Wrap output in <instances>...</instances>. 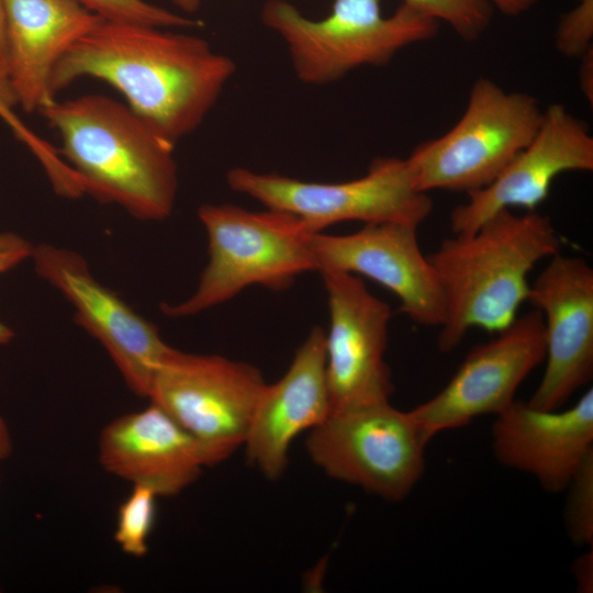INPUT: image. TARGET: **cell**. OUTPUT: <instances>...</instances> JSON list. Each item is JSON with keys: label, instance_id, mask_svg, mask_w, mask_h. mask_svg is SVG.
<instances>
[{"label": "cell", "instance_id": "6da1fadb", "mask_svg": "<svg viewBox=\"0 0 593 593\" xmlns=\"http://www.w3.org/2000/svg\"><path fill=\"white\" fill-rule=\"evenodd\" d=\"M235 70L200 36L102 19L60 58L49 86L55 97L78 78L101 79L176 144L200 126Z\"/></svg>", "mask_w": 593, "mask_h": 593}, {"label": "cell", "instance_id": "7a4b0ae2", "mask_svg": "<svg viewBox=\"0 0 593 593\" xmlns=\"http://www.w3.org/2000/svg\"><path fill=\"white\" fill-rule=\"evenodd\" d=\"M41 113L83 192L144 221L167 219L178 192L175 145L128 105L102 94L53 100Z\"/></svg>", "mask_w": 593, "mask_h": 593}, {"label": "cell", "instance_id": "3957f363", "mask_svg": "<svg viewBox=\"0 0 593 593\" xmlns=\"http://www.w3.org/2000/svg\"><path fill=\"white\" fill-rule=\"evenodd\" d=\"M561 244L548 216L511 209L471 233L444 239L427 255L445 303L438 349L452 351L472 328L500 332L508 326L527 301L530 271L560 253Z\"/></svg>", "mask_w": 593, "mask_h": 593}, {"label": "cell", "instance_id": "277c9868", "mask_svg": "<svg viewBox=\"0 0 593 593\" xmlns=\"http://www.w3.org/2000/svg\"><path fill=\"white\" fill-rule=\"evenodd\" d=\"M198 217L206 232L209 261L188 299L160 305L169 317L195 315L255 284L286 290L298 276L317 271L312 247L316 232L290 212L208 203Z\"/></svg>", "mask_w": 593, "mask_h": 593}, {"label": "cell", "instance_id": "5b68a950", "mask_svg": "<svg viewBox=\"0 0 593 593\" xmlns=\"http://www.w3.org/2000/svg\"><path fill=\"white\" fill-rule=\"evenodd\" d=\"M382 0H334L328 15L312 20L287 0H268L262 23L287 46L304 83L338 81L361 66L387 65L401 49L434 38L439 22L402 3L383 16Z\"/></svg>", "mask_w": 593, "mask_h": 593}, {"label": "cell", "instance_id": "8992f818", "mask_svg": "<svg viewBox=\"0 0 593 593\" xmlns=\"http://www.w3.org/2000/svg\"><path fill=\"white\" fill-rule=\"evenodd\" d=\"M542 112L534 96L478 78L458 122L405 158L415 187L467 194L486 187L532 141Z\"/></svg>", "mask_w": 593, "mask_h": 593}, {"label": "cell", "instance_id": "52a82bcc", "mask_svg": "<svg viewBox=\"0 0 593 593\" xmlns=\"http://www.w3.org/2000/svg\"><path fill=\"white\" fill-rule=\"evenodd\" d=\"M226 181L266 208L296 215L316 233L346 221L418 227L433 211L430 197L415 187L405 158H376L366 175L342 182L303 181L244 167L231 169Z\"/></svg>", "mask_w": 593, "mask_h": 593}, {"label": "cell", "instance_id": "ba28073f", "mask_svg": "<svg viewBox=\"0 0 593 593\" xmlns=\"http://www.w3.org/2000/svg\"><path fill=\"white\" fill-rule=\"evenodd\" d=\"M427 444L410 412L389 401L331 412L305 446L327 475L399 502L424 473Z\"/></svg>", "mask_w": 593, "mask_h": 593}, {"label": "cell", "instance_id": "9c48e42d", "mask_svg": "<svg viewBox=\"0 0 593 593\" xmlns=\"http://www.w3.org/2000/svg\"><path fill=\"white\" fill-rule=\"evenodd\" d=\"M266 385L250 363L171 347L147 399L191 434L214 466L244 445Z\"/></svg>", "mask_w": 593, "mask_h": 593}, {"label": "cell", "instance_id": "30bf717a", "mask_svg": "<svg viewBox=\"0 0 593 593\" xmlns=\"http://www.w3.org/2000/svg\"><path fill=\"white\" fill-rule=\"evenodd\" d=\"M545 357L544 318L534 309L474 347L437 394L409 412L429 443L437 434L479 416L500 414Z\"/></svg>", "mask_w": 593, "mask_h": 593}, {"label": "cell", "instance_id": "8fae6325", "mask_svg": "<svg viewBox=\"0 0 593 593\" xmlns=\"http://www.w3.org/2000/svg\"><path fill=\"white\" fill-rule=\"evenodd\" d=\"M38 276L75 310V321L105 349L126 385L148 398L154 376L171 347L157 327L99 282L78 253L42 244L33 249Z\"/></svg>", "mask_w": 593, "mask_h": 593}, {"label": "cell", "instance_id": "7c38bea8", "mask_svg": "<svg viewBox=\"0 0 593 593\" xmlns=\"http://www.w3.org/2000/svg\"><path fill=\"white\" fill-rule=\"evenodd\" d=\"M329 312L325 334L332 412L389 402L394 385L384 355L392 316L388 303L356 275L320 271Z\"/></svg>", "mask_w": 593, "mask_h": 593}, {"label": "cell", "instance_id": "4fadbf2b", "mask_svg": "<svg viewBox=\"0 0 593 593\" xmlns=\"http://www.w3.org/2000/svg\"><path fill=\"white\" fill-rule=\"evenodd\" d=\"M527 301L545 325L546 367L527 403L559 410L593 377V268L560 253L529 284Z\"/></svg>", "mask_w": 593, "mask_h": 593}, {"label": "cell", "instance_id": "5bb4252c", "mask_svg": "<svg viewBox=\"0 0 593 593\" xmlns=\"http://www.w3.org/2000/svg\"><path fill=\"white\" fill-rule=\"evenodd\" d=\"M416 226L385 222L363 224L355 233L313 236L317 271L337 270L367 277L400 300V310L423 326L439 327L445 303L439 281L417 239Z\"/></svg>", "mask_w": 593, "mask_h": 593}, {"label": "cell", "instance_id": "9a60e30c", "mask_svg": "<svg viewBox=\"0 0 593 593\" xmlns=\"http://www.w3.org/2000/svg\"><path fill=\"white\" fill-rule=\"evenodd\" d=\"M592 170L593 137L588 124L563 104L552 103L544 110L527 146L490 184L469 192L468 200L454 208L450 230L471 233L495 213L514 206L536 211L559 175Z\"/></svg>", "mask_w": 593, "mask_h": 593}, {"label": "cell", "instance_id": "2e32d148", "mask_svg": "<svg viewBox=\"0 0 593 593\" xmlns=\"http://www.w3.org/2000/svg\"><path fill=\"white\" fill-rule=\"evenodd\" d=\"M491 434L500 463L533 475L550 493L562 492L593 451V390L563 411L514 400L495 415Z\"/></svg>", "mask_w": 593, "mask_h": 593}, {"label": "cell", "instance_id": "e0dca14e", "mask_svg": "<svg viewBox=\"0 0 593 593\" xmlns=\"http://www.w3.org/2000/svg\"><path fill=\"white\" fill-rule=\"evenodd\" d=\"M332 412L326 378L325 333L315 326L298 348L286 373L266 385L244 441L248 461L266 478L282 475L296 436Z\"/></svg>", "mask_w": 593, "mask_h": 593}, {"label": "cell", "instance_id": "ac0fdd59", "mask_svg": "<svg viewBox=\"0 0 593 593\" xmlns=\"http://www.w3.org/2000/svg\"><path fill=\"white\" fill-rule=\"evenodd\" d=\"M98 457L110 474L158 496L180 493L212 466L202 445L153 402L109 422L100 433Z\"/></svg>", "mask_w": 593, "mask_h": 593}, {"label": "cell", "instance_id": "d6986e66", "mask_svg": "<svg viewBox=\"0 0 593 593\" xmlns=\"http://www.w3.org/2000/svg\"><path fill=\"white\" fill-rule=\"evenodd\" d=\"M8 83L24 112L55 100L51 77L60 58L102 18L76 0H4Z\"/></svg>", "mask_w": 593, "mask_h": 593}, {"label": "cell", "instance_id": "ffe728a7", "mask_svg": "<svg viewBox=\"0 0 593 593\" xmlns=\"http://www.w3.org/2000/svg\"><path fill=\"white\" fill-rule=\"evenodd\" d=\"M157 493L142 484H134L128 496L118 508L114 539L126 555L141 558L148 551V538L156 517Z\"/></svg>", "mask_w": 593, "mask_h": 593}, {"label": "cell", "instance_id": "44dd1931", "mask_svg": "<svg viewBox=\"0 0 593 593\" xmlns=\"http://www.w3.org/2000/svg\"><path fill=\"white\" fill-rule=\"evenodd\" d=\"M403 3L448 24L465 42H475L485 33L494 10L488 0H403Z\"/></svg>", "mask_w": 593, "mask_h": 593}, {"label": "cell", "instance_id": "7402d4cb", "mask_svg": "<svg viewBox=\"0 0 593 593\" xmlns=\"http://www.w3.org/2000/svg\"><path fill=\"white\" fill-rule=\"evenodd\" d=\"M104 20L165 29H190L201 25L195 19L175 13L145 0H76Z\"/></svg>", "mask_w": 593, "mask_h": 593}, {"label": "cell", "instance_id": "603a6c76", "mask_svg": "<svg viewBox=\"0 0 593 593\" xmlns=\"http://www.w3.org/2000/svg\"><path fill=\"white\" fill-rule=\"evenodd\" d=\"M564 525L571 540L593 545V451L582 461L568 488Z\"/></svg>", "mask_w": 593, "mask_h": 593}, {"label": "cell", "instance_id": "cb8c5ba5", "mask_svg": "<svg viewBox=\"0 0 593 593\" xmlns=\"http://www.w3.org/2000/svg\"><path fill=\"white\" fill-rule=\"evenodd\" d=\"M578 2L573 9L561 15L555 43L566 57L580 59L593 48V0Z\"/></svg>", "mask_w": 593, "mask_h": 593}, {"label": "cell", "instance_id": "d4e9b609", "mask_svg": "<svg viewBox=\"0 0 593 593\" xmlns=\"http://www.w3.org/2000/svg\"><path fill=\"white\" fill-rule=\"evenodd\" d=\"M16 101L10 88L0 85V119L9 126L13 135L33 153L45 172H55L63 165L61 157L55 148L21 121L13 110Z\"/></svg>", "mask_w": 593, "mask_h": 593}, {"label": "cell", "instance_id": "484cf974", "mask_svg": "<svg viewBox=\"0 0 593 593\" xmlns=\"http://www.w3.org/2000/svg\"><path fill=\"white\" fill-rule=\"evenodd\" d=\"M33 249L30 243L15 234H0V273L12 269L32 256ZM12 337L13 332L0 323V344L9 343Z\"/></svg>", "mask_w": 593, "mask_h": 593}, {"label": "cell", "instance_id": "4316f807", "mask_svg": "<svg viewBox=\"0 0 593 593\" xmlns=\"http://www.w3.org/2000/svg\"><path fill=\"white\" fill-rule=\"evenodd\" d=\"M572 572L577 582V589L582 593L593 591V551L580 556L572 566Z\"/></svg>", "mask_w": 593, "mask_h": 593}, {"label": "cell", "instance_id": "83f0119b", "mask_svg": "<svg viewBox=\"0 0 593 593\" xmlns=\"http://www.w3.org/2000/svg\"><path fill=\"white\" fill-rule=\"evenodd\" d=\"M579 69V82L582 93L585 99L592 104L593 102V48L584 54L581 58Z\"/></svg>", "mask_w": 593, "mask_h": 593}, {"label": "cell", "instance_id": "f1b7e54d", "mask_svg": "<svg viewBox=\"0 0 593 593\" xmlns=\"http://www.w3.org/2000/svg\"><path fill=\"white\" fill-rule=\"evenodd\" d=\"M0 85L9 87L8 55H7V20H5L4 0H0Z\"/></svg>", "mask_w": 593, "mask_h": 593}, {"label": "cell", "instance_id": "f546056e", "mask_svg": "<svg viewBox=\"0 0 593 593\" xmlns=\"http://www.w3.org/2000/svg\"><path fill=\"white\" fill-rule=\"evenodd\" d=\"M492 7L507 16H518L529 11L537 0H488Z\"/></svg>", "mask_w": 593, "mask_h": 593}, {"label": "cell", "instance_id": "4dcf8cb0", "mask_svg": "<svg viewBox=\"0 0 593 593\" xmlns=\"http://www.w3.org/2000/svg\"><path fill=\"white\" fill-rule=\"evenodd\" d=\"M12 451V439L7 423L0 415V459L7 458Z\"/></svg>", "mask_w": 593, "mask_h": 593}, {"label": "cell", "instance_id": "1f68e13d", "mask_svg": "<svg viewBox=\"0 0 593 593\" xmlns=\"http://www.w3.org/2000/svg\"><path fill=\"white\" fill-rule=\"evenodd\" d=\"M179 9L186 13L195 12L201 4V0H171Z\"/></svg>", "mask_w": 593, "mask_h": 593}]
</instances>
